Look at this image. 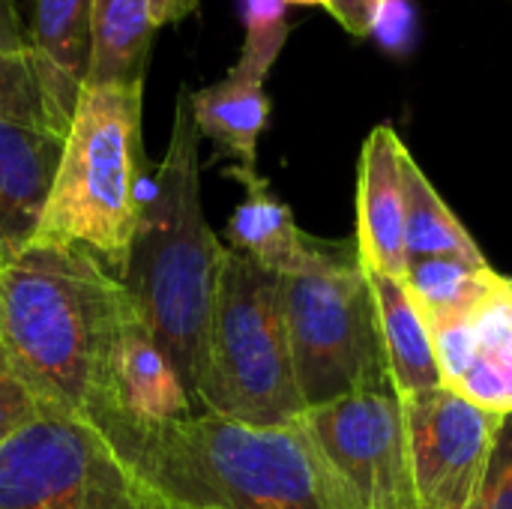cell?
Masks as SVG:
<instances>
[{
    "mask_svg": "<svg viewBox=\"0 0 512 509\" xmlns=\"http://www.w3.org/2000/svg\"><path fill=\"white\" fill-rule=\"evenodd\" d=\"M144 84H84L36 243L78 246L117 279L147 201Z\"/></svg>",
    "mask_w": 512,
    "mask_h": 509,
    "instance_id": "cell-4",
    "label": "cell"
},
{
    "mask_svg": "<svg viewBox=\"0 0 512 509\" xmlns=\"http://www.w3.org/2000/svg\"><path fill=\"white\" fill-rule=\"evenodd\" d=\"M369 273V270H366ZM378 318H381V336H384V354L390 369V384L399 399L444 387L441 369L432 348V333L417 309V303L408 294L405 279L378 276L369 273Z\"/></svg>",
    "mask_w": 512,
    "mask_h": 509,
    "instance_id": "cell-16",
    "label": "cell"
},
{
    "mask_svg": "<svg viewBox=\"0 0 512 509\" xmlns=\"http://www.w3.org/2000/svg\"><path fill=\"white\" fill-rule=\"evenodd\" d=\"M282 297L306 411L366 390H393L375 291L354 240L309 234L303 261L282 276Z\"/></svg>",
    "mask_w": 512,
    "mask_h": 509,
    "instance_id": "cell-6",
    "label": "cell"
},
{
    "mask_svg": "<svg viewBox=\"0 0 512 509\" xmlns=\"http://www.w3.org/2000/svg\"><path fill=\"white\" fill-rule=\"evenodd\" d=\"M405 255L408 261L462 258L486 264L477 240L447 207L411 153H405Z\"/></svg>",
    "mask_w": 512,
    "mask_h": 509,
    "instance_id": "cell-18",
    "label": "cell"
},
{
    "mask_svg": "<svg viewBox=\"0 0 512 509\" xmlns=\"http://www.w3.org/2000/svg\"><path fill=\"white\" fill-rule=\"evenodd\" d=\"M225 174L237 180L246 192L225 228L231 243L228 249L246 255L249 261L273 273H291L306 255L309 234L297 225L291 207L273 192L270 180L261 177L258 168L228 165Z\"/></svg>",
    "mask_w": 512,
    "mask_h": 509,
    "instance_id": "cell-14",
    "label": "cell"
},
{
    "mask_svg": "<svg viewBox=\"0 0 512 509\" xmlns=\"http://www.w3.org/2000/svg\"><path fill=\"white\" fill-rule=\"evenodd\" d=\"M150 3V15L156 21V27L162 24H177L183 18H189L201 0H147Z\"/></svg>",
    "mask_w": 512,
    "mask_h": 509,
    "instance_id": "cell-26",
    "label": "cell"
},
{
    "mask_svg": "<svg viewBox=\"0 0 512 509\" xmlns=\"http://www.w3.org/2000/svg\"><path fill=\"white\" fill-rule=\"evenodd\" d=\"M477 509H512V414L498 420Z\"/></svg>",
    "mask_w": 512,
    "mask_h": 509,
    "instance_id": "cell-22",
    "label": "cell"
},
{
    "mask_svg": "<svg viewBox=\"0 0 512 509\" xmlns=\"http://www.w3.org/2000/svg\"><path fill=\"white\" fill-rule=\"evenodd\" d=\"M45 414V402L0 345V447Z\"/></svg>",
    "mask_w": 512,
    "mask_h": 509,
    "instance_id": "cell-21",
    "label": "cell"
},
{
    "mask_svg": "<svg viewBox=\"0 0 512 509\" xmlns=\"http://www.w3.org/2000/svg\"><path fill=\"white\" fill-rule=\"evenodd\" d=\"M0 509H180L96 429L45 408L0 447Z\"/></svg>",
    "mask_w": 512,
    "mask_h": 509,
    "instance_id": "cell-7",
    "label": "cell"
},
{
    "mask_svg": "<svg viewBox=\"0 0 512 509\" xmlns=\"http://www.w3.org/2000/svg\"><path fill=\"white\" fill-rule=\"evenodd\" d=\"M90 6L93 0H33L27 30L30 45L81 87L90 69Z\"/></svg>",
    "mask_w": 512,
    "mask_h": 509,
    "instance_id": "cell-20",
    "label": "cell"
},
{
    "mask_svg": "<svg viewBox=\"0 0 512 509\" xmlns=\"http://www.w3.org/2000/svg\"><path fill=\"white\" fill-rule=\"evenodd\" d=\"M273 63V54L243 45L237 63L216 84L192 90V114L201 138H210L234 165L255 168L258 162V138L270 120L264 84Z\"/></svg>",
    "mask_w": 512,
    "mask_h": 509,
    "instance_id": "cell-13",
    "label": "cell"
},
{
    "mask_svg": "<svg viewBox=\"0 0 512 509\" xmlns=\"http://www.w3.org/2000/svg\"><path fill=\"white\" fill-rule=\"evenodd\" d=\"M405 153L393 126H375L357 165V252L369 273L402 279L405 255Z\"/></svg>",
    "mask_w": 512,
    "mask_h": 509,
    "instance_id": "cell-11",
    "label": "cell"
},
{
    "mask_svg": "<svg viewBox=\"0 0 512 509\" xmlns=\"http://www.w3.org/2000/svg\"><path fill=\"white\" fill-rule=\"evenodd\" d=\"M135 315L120 279L78 246L33 240L0 261V345L45 408L87 423L144 474L147 444L117 387Z\"/></svg>",
    "mask_w": 512,
    "mask_h": 509,
    "instance_id": "cell-1",
    "label": "cell"
},
{
    "mask_svg": "<svg viewBox=\"0 0 512 509\" xmlns=\"http://www.w3.org/2000/svg\"><path fill=\"white\" fill-rule=\"evenodd\" d=\"M324 9L351 33V36H369L378 30L387 0H327Z\"/></svg>",
    "mask_w": 512,
    "mask_h": 509,
    "instance_id": "cell-24",
    "label": "cell"
},
{
    "mask_svg": "<svg viewBox=\"0 0 512 509\" xmlns=\"http://www.w3.org/2000/svg\"><path fill=\"white\" fill-rule=\"evenodd\" d=\"M198 147L201 132L192 114V90L183 87L174 105L168 150L153 168L138 231L120 273V285L192 405L204 375L210 309L225 258V246L216 240L201 207Z\"/></svg>",
    "mask_w": 512,
    "mask_h": 509,
    "instance_id": "cell-2",
    "label": "cell"
},
{
    "mask_svg": "<svg viewBox=\"0 0 512 509\" xmlns=\"http://www.w3.org/2000/svg\"><path fill=\"white\" fill-rule=\"evenodd\" d=\"M402 279L426 327H432L471 312L501 282V273H495L489 261L474 264L462 258H426L408 261Z\"/></svg>",
    "mask_w": 512,
    "mask_h": 509,
    "instance_id": "cell-19",
    "label": "cell"
},
{
    "mask_svg": "<svg viewBox=\"0 0 512 509\" xmlns=\"http://www.w3.org/2000/svg\"><path fill=\"white\" fill-rule=\"evenodd\" d=\"M429 333L447 390L495 417L512 414V276H501L471 312L432 324Z\"/></svg>",
    "mask_w": 512,
    "mask_h": 509,
    "instance_id": "cell-10",
    "label": "cell"
},
{
    "mask_svg": "<svg viewBox=\"0 0 512 509\" xmlns=\"http://www.w3.org/2000/svg\"><path fill=\"white\" fill-rule=\"evenodd\" d=\"M81 84L66 78L33 45L0 48V120L66 138Z\"/></svg>",
    "mask_w": 512,
    "mask_h": 509,
    "instance_id": "cell-15",
    "label": "cell"
},
{
    "mask_svg": "<svg viewBox=\"0 0 512 509\" xmlns=\"http://www.w3.org/2000/svg\"><path fill=\"white\" fill-rule=\"evenodd\" d=\"M195 408L252 429L291 426L306 414L294 375L282 273L228 246L210 309Z\"/></svg>",
    "mask_w": 512,
    "mask_h": 509,
    "instance_id": "cell-5",
    "label": "cell"
},
{
    "mask_svg": "<svg viewBox=\"0 0 512 509\" xmlns=\"http://www.w3.org/2000/svg\"><path fill=\"white\" fill-rule=\"evenodd\" d=\"M285 6H288V0H243V15H246V42L243 45L279 57V51L288 39Z\"/></svg>",
    "mask_w": 512,
    "mask_h": 509,
    "instance_id": "cell-23",
    "label": "cell"
},
{
    "mask_svg": "<svg viewBox=\"0 0 512 509\" xmlns=\"http://www.w3.org/2000/svg\"><path fill=\"white\" fill-rule=\"evenodd\" d=\"M402 414L414 507L477 509L501 417L447 387L402 399Z\"/></svg>",
    "mask_w": 512,
    "mask_h": 509,
    "instance_id": "cell-9",
    "label": "cell"
},
{
    "mask_svg": "<svg viewBox=\"0 0 512 509\" xmlns=\"http://www.w3.org/2000/svg\"><path fill=\"white\" fill-rule=\"evenodd\" d=\"M312 444L360 509H417L405 414L396 390L342 396L300 417Z\"/></svg>",
    "mask_w": 512,
    "mask_h": 509,
    "instance_id": "cell-8",
    "label": "cell"
},
{
    "mask_svg": "<svg viewBox=\"0 0 512 509\" xmlns=\"http://www.w3.org/2000/svg\"><path fill=\"white\" fill-rule=\"evenodd\" d=\"M63 141L54 132L0 120V261L33 243L60 168Z\"/></svg>",
    "mask_w": 512,
    "mask_h": 509,
    "instance_id": "cell-12",
    "label": "cell"
},
{
    "mask_svg": "<svg viewBox=\"0 0 512 509\" xmlns=\"http://www.w3.org/2000/svg\"><path fill=\"white\" fill-rule=\"evenodd\" d=\"M156 30L147 0H93L84 84H144Z\"/></svg>",
    "mask_w": 512,
    "mask_h": 509,
    "instance_id": "cell-17",
    "label": "cell"
},
{
    "mask_svg": "<svg viewBox=\"0 0 512 509\" xmlns=\"http://www.w3.org/2000/svg\"><path fill=\"white\" fill-rule=\"evenodd\" d=\"M288 3H303V6H324L327 0H288Z\"/></svg>",
    "mask_w": 512,
    "mask_h": 509,
    "instance_id": "cell-27",
    "label": "cell"
},
{
    "mask_svg": "<svg viewBox=\"0 0 512 509\" xmlns=\"http://www.w3.org/2000/svg\"><path fill=\"white\" fill-rule=\"evenodd\" d=\"M27 45H30V39L24 33L18 3L15 0H0V48L18 51V48H27Z\"/></svg>",
    "mask_w": 512,
    "mask_h": 509,
    "instance_id": "cell-25",
    "label": "cell"
},
{
    "mask_svg": "<svg viewBox=\"0 0 512 509\" xmlns=\"http://www.w3.org/2000/svg\"><path fill=\"white\" fill-rule=\"evenodd\" d=\"M144 474L180 509H360L300 420L252 429L192 414L153 435Z\"/></svg>",
    "mask_w": 512,
    "mask_h": 509,
    "instance_id": "cell-3",
    "label": "cell"
}]
</instances>
